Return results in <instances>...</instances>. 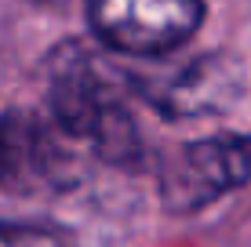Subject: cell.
Listing matches in <instances>:
<instances>
[{"mask_svg":"<svg viewBox=\"0 0 251 247\" xmlns=\"http://www.w3.org/2000/svg\"><path fill=\"white\" fill-rule=\"evenodd\" d=\"M127 80L84 47H66L51 58L48 109L51 124L76 146H88L109 164H135L142 157L138 124L127 109Z\"/></svg>","mask_w":251,"mask_h":247,"instance_id":"cell-1","label":"cell"},{"mask_svg":"<svg viewBox=\"0 0 251 247\" xmlns=\"http://www.w3.org/2000/svg\"><path fill=\"white\" fill-rule=\"evenodd\" d=\"M95 37L120 55H168L204 22V0H88Z\"/></svg>","mask_w":251,"mask_h":247,"instance_id":"cell-2","label":"cell"},{"mask_svg":"<svg viewBox=\"0 0 251 247\" xmlns=\"http://www.w3.org/2000/svg\"><path fill=\"white\" fill-rule=\"evenodd\" d=\"M248 178H251V138L248 135H211V138L182 146L164 164L160 197L175 211H197L240 189Z\"/></svg>","mask_w":251,"mask_h":247,"instance_id":"cell-3","label":"cell"},{"mask_svg":"<svg viewBox=\"0 0 251 247\" xmlns=\"http://www.w3.org/2000/svg\"><path fill=\"white\" fill-rule=\"evenodd\" d=\"M131 91L142 102H150L153 109H160L164 116H211L229 109L240 98L244 88V73L229 55H197L189 62H178L164 73H142V76H127Z\"/></svg>","mask_w":251,"mask_h":247,"instance_id":"cell-4","label":"cell"},{"mask_svg":"<svg viewBox=\"0 0 251 247\" xmlns=\"http://www.w3.org/2000/svg\"><path fill=\"white\" fill-rule=\"evenodd\" d=\"M66 135L25 109L0 113V185L7 193H55L73 182Z\"/></svg>","mask_w":251,"mask_h":247,"instance_id":"cell-5","label":"cell"},{"mask_svg":"<svg viewBox=\"0 0 251 247\" xmlns=\"http://www.w3.org/2000/svg\"><path fill=\"white\" fill-rule=\"evenodd\" d=\"M0 247H66L51 229L44 225H19L4 222L0 225Z\"/></svg>","mask_w":251,"mask_h":247,"instance_id":"cell-6","label":"cell"}]
</instances>
